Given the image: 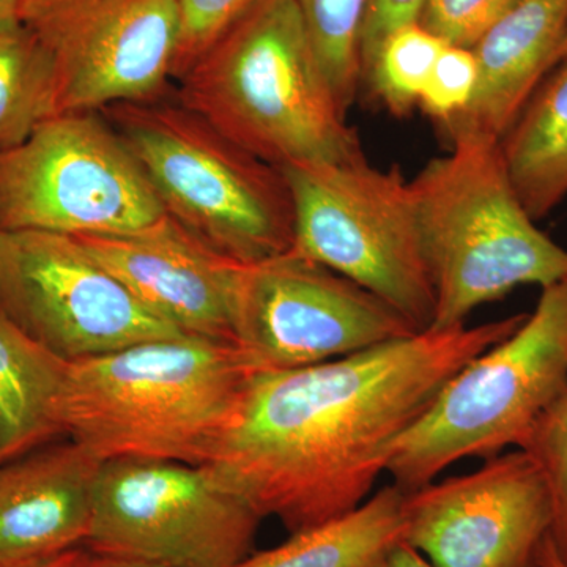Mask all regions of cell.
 <instances>
[{"label": "cell", "mask_w": 567, "mask_h": 567, "mask_svg": "<svg viewBox=\"0 0 567 567\" xmlns=\"http://www.w3.org/2000/svg\"><path fill=\"white\" fill-rule=\"evenodd\" d=\"M20 21L51 55L58 114L166 99L181 47L177 0H22Z\"/></svg>", "instance_id": "cell-11"}, {"label": "cell", "mask_w": 567, "mask_h": 567, "mask_svg": "<svg viewBox=\"0 0 567 567\" xmlns=\"http://www.w3.org/2000/svg\"><path fill=\"white\" fill-rule=\"evenodd\" d=\"M182 33L175 61L174 80L185 73L193 62L218 39L219 33L248 9L254 0H177Z\"/></svg>", "instance_id": "cell-26"}, {"label": "cell", "mask_w": 567, "mask_h": 567, "mask_svg": "<svg viewBox=\"0 0 567 567\" xmlns=\"http://www.w3.org/2000/svg\"><path fill=\"white\" fill-rule=\"evenodd\" d=\"M87 557L89 551L84 547H76L35 567H85Z\"/></svg>", "instance_id": "cell-29"}, {"label": "cell", "mask_w": 567, "mask_h": 567, "mask_svg": "<svg viewBox=\"0 0 567 567\" xmlns=\"http://www.w3.org/2000/svg\"><path fill=\"white\" fill-rule=\"evenodd\" d=\"M22 0H0V28L20 22Z\"/></svg>", "instance_id": "cell-30"}, {"label": "cell", "mask_w": 567, "mask_h": 567, "mask_svg": "<svg viewBox=\"0 0 567 567\" xmlns=\"http://www.w3.org/2000/svg\"><path fill=\"white\" fill-rule=\"evenodd\" d=\"M382 567H436L415 548L402 543L391 551Z\"/></svg>", "instance_id": "cell-28"}, {"label": "cell", "mask_w": 567, "mask_h": 567, "mask_svg": "<svg viewBox=\"0 0 567 567\" xmlns=\"http://www.w3.org/2000/svg\"><path fill=\"white\" fill-rule=\"evenodd\" d=\"M550 524L546 480L522 450L406 492L404 543L436 567H533Z\"/></svg>", "instance_id": "cell-13"}, {"label": "cell", "mask_w": 567, "mask_h": 567, "mask_svg": "<svg viewBox=\"0 0 567 567\" xmlns=\"http://www.w3.org/2000/svg\"><path fill=\"white\" fill-rule=\"evenodd\" d=\"M249 375L233 344L152 339L66 365L55 420L62 439L102 462L205 466Z\"/></svg>", "instance_id": "cell-2"}, {"label": "cell", "mask_w": 567, "mask_h": 567, "mask_svg": "<svg viewBox=\"0 0 567 567\" xmlns=\"http://www.w3.org/2000/svg\"><path fill=\"white\" fill-rule=\"evenodd\" d=\"M518 0H425L417 22L443 43L473 47Z\"/></svg>", "instance_id": "cell-24"}, {"label": "cell", "mask_w": 567, "mask_h": 567, "mask_svg": "<svg viewBox=\"0 0 567 567\" xmlns=\"http://www.w3.org/2000/svg\"><path fill=\"white\" fill-rule=\"evenodd\" d=\"M74 238L178 333L234 346L233 293L241 264L213 251L169 216L140 234Z\"/></svg>", "instance_id": "cell-14"}, {"label": "cell", "mask_w": 567, "mask_h": 567, "mask_svg": "<svg viewBox=\"0 0 567 567\" xmlns=\"http://www.w3.org/2000/svg\"><path fill=\"white\" fill-rule=\"evenodd\" d=\"M567 388V278L543 289L535 311L477 354L395 443L386 473L415 491L462 458L522 446Z\"/></svg>", "instance_id": "cell-6"}, {"label": "cell", "mask_w": 567, "mask_h": 567, "mask_svg": "<svg viewBox=\"0 0 567 567\" xmlns=\"http://www.w3.org/2000/svg\"><path fill=\"white\" fill-rule=\"evenodd\" d=\"M565 61H567V33H566L565 41H563L561 50H559V54H558V63L565 62Z\"/></svg>", "instance_id": "cell-33"}, {"label": "cell", "mask_w": 567, "mask_h": 567, "mask_svg": "<svg viewBox=\"0 0 567 567\" xmlns=\"http://www.w3.org/2000/svg\"><path fill=\"white\" fill-rule=\"evenodd\" d=\"M102 114L136 156L166 215L186 233L241 265L292 249L293 200L279 167L177 100L112 104Z\"/></svg>", "instance_id": "cell-5"}, {"label": "cell", "mask_w": 567, "mask_h": 567, "mask_svg": "<svg viewBox=\"0 0 567 567\" xmlns=\"http://www.w3.org/2000/svg\"><path fill=\"white\" fill-rule=\"evenodd\" d=\"M324 78L342 111L363 80L361 33L369 0H295Z\"/></svg>", "instance_id": "cell-21"}, {"label": "cell", "mask_w": 567, "mask_h": 567, "mask_svg": "<svg viewBox=\"0 0 567 567\" xmlns=\"http://www.w3.org/2000/svg\"><path fill=\"white\" fill-rule=\"evenodd\" d=\"M66 365L0 306V464L62 439L55 412Z\"/></svg>", "instance_id": "cell-18"}, {"label": "cell", "mask_w": 567, "mask_h": 567, "mask_svg": "<svg viewBox=\"0 0 567 567\" xmlns=\"http://www.w3.org/2000/svg\"><path fill=\"white\" fill-rule=\"evenodd\" d=\"M514 192L535 221L567 197V61L547 76L499 141Z\"/></svg>", "instance_id": "cell-19"}, {"label": "cell", "mask_w": 567, "mask_h": 567, "mask_svg": "<svg viewBox=\"0 0 567 567\" xmlns=\"http://www.w3.org/2000/svg\"><path fill=\"white\" fill-rule=\"evenodd\" d=\"M535 565L537 567H567V565L554 554V550L548 546L546 539L543 540L539 550H537Z\"/></svg>", "instance_id": "cell-31"}, {"label": "cell", "mask_w": 567, "mask_h": 567, "mask_svg": "<svg viewBox=\"0 0 567 567\" xmlns=\"http://www.w3.org/2000/svg\"><path fill=\"white\" fill-rule=\"evenodd\" d=\"M177 84L178 103L279 169L365 158L295 0H254Z\"/></svg>", "instance_id": "cell-3"}, {"label": "cell", "mask_w": 567, "mask_h": 567, "mask_svg": "<svg viewBox=\"0 0 567 567\" xmlns=\"http://www.w3.org/2000/svg\"><path fill=\"white\" fill-rule=\"evenodd\" d=\"M292 194L290 251L374 293L416 331L434 320L435 292L425 264L412 183L399 166L293 163L281 167Z\"/></svg>", "instance_id": "cell-7"}, {"label": "cell", "mask_w": 567, "mask_h": 567, "mask_svg": "<svg viewBox=\"0 0 567 567\" xmlns=\"http://www.w3.org/2000/svg\"><path fill=\"white\" fill-rule=\"evenodd\" d=\"M567 33V0H518L473 47L477 65L468 104L442 121L450 141H502L558 65Z\"/></svg>", "instance_id": "cell-16"}, {"label": "cell", "mask_w": 567, "mask_h": 567, "mask_svg": "<svg viewBox=\"0 0 567 567\" xmlns=\"http://www.w3.org/2000/svg\"><path fill=\"white\" fill-rule=\"evenodd\" d=\"M85 567H130V566L121 565V563L111 561V559L96 557V555H92L91 551H89V557H87V561H85Z\"/></svg>", "instance_id": "cell-32"}, {"label": "cell", "mask_w": 567, "mask_h": 567, "mask_svg": "<svg viewBox=\"0 0 567 567\" xmlns=\"http://www.w3.org/2000/svg\"><path fill=\"white\" fill-rule=\"evenodd\" d=\"M136 156L100 112H65L0 152V233L132 235L166 218Z\"/></svg>", "instance_id": "cell-8"}, {"label": "cell", "mask_w": 567, "mask_h": 567, "mask_svg": "<svg viewBox=\"0 0 567 567\" xmlns=\"http://www.w3.org/2000/svg\"><path fill=\"white\" fill-rule=\"evenodd\" d=\"M443 47L445 43L425 31L420 22L402 25L380 44L363 80L369 81L377 99L388 110L404 115L420 102Z\"/></svg>", "instance_id": "cell-22"}, {"label": "cell", "mask_w": 567, "mask_h": 567, "mask_svg": "<svg viewBox=\"0 0 567 567\" xmlns=\"http://www.w3.org/2000/svg\"><path fill=\"white\" fill-rule=\"evenodd\" d=\"M0 306L66 364L183 336L147 311L69 235L0 233Z\"/></svg>", "instance_id": "cell-12"}, {"label": "cell", "mask_w": 567, "mask_h": 567, "mask_svg": "<svg viewBox=\"0 0 567 567\" xmlns=\"http://www.w3.org/2000/svg\"><path fill=\"white\" fill-rule=\"evenodd\" d=\"M451 147L410 181L435 292L429 330L462 327L518 286L546 289L567 278V249L525 210L499 142L464 137Z\"/></svg>", "instance_id": "cell-4"}, {"label": "cell", "mask_w": 567, "mask_h": 567, "mask_svg": "<svg viewBox=\"0 0 567 567\" xmlns=\"http://www.w3.org/2000/svg\"><path fill=\"white\" fill-rule=\"evenodd\" d=\"M528 315L423 330L289 371L252 372L207 465L218 486L290 533L349 513L454 375Z\"/></svg>", "instance_id": "cell-1"}, {"label": "cell", "mask_w": 567, "mask_h": 567, "mask_svg": "<svg viewBox=\"0 0 567 567\" xmlns=\"http://www.w3.org/2000/svg\"><path fill=\"white\" fill-rule=\"evenodd\" d=\"M518 450L539 466L551 499V524L546 537L567 565V388L533 425Z\"/></svg>", "instance_id": "cell-23"}, {"label": "cell", "mask_w": 567, "mask_h": 567, "mask_svg": "<svg viewBox=\"0 0 567 567\" xmlns=\"http://www.w3.org/2000/svg\"><path fill=\"white\" fill-rule=\"evenodd\" d=\"M406 491L390 484L349 513L292 533L237 567H382L405 539Z\"/></svg>", "instance_id": "cell-17"}, {"label": "cell", "mask_w": 567, "mask_h": 567, "mask_svg": "<svg viewBox=\"0 0 567 567\" xmlns=\"http://www.w3.org/2000/svg\"><path fill=\"white\" fill-rule=\"evenodd\" d=\"M416 333L374 293L292 251L240 265L234 347L248 371H289Z\"/></svg>", "instance_id": "cell-10"}, {"label": "cell", "mask_w": 567, "mask_h": 567, "mask_svg": "<svg viewBox=\"0 0 567 567\" xmlns=\"http://www.w3.org/2000/svg\"><path fill=\"white\" fill-rule=\"evenodd\" d=\"M533 567H537V566L535 565V566H533Z\"/></svg>", "instance_id": "cell-34"}, {"label": "cell", "mask_w": 567, "mask_h": 567, "mask_svg": "<svg viewBox=\"0 0 567 567\" xmlns=\"http://www.w3.org/2000/svg\"><path fill=\"white\" fill-rule=\"evenodd\" d=\"M425 0H369L361 33V69L363 76L383 40L395 29L417 22Z\"/></svg>", "instance_id": "cell-27"}, {"label": "cell", "mask_w": 567, "mask_h": 567, "mask_svg": "<svg viewBox=\"0 0 567 567\" xmlns=\"http://www.w3.org/2000/svg\"><path fill=\"white\" fill-rule=\"evenodd\" d=\"M476 80L477 65L473 51L445 43L417 104L434 115L436 121H446L464 110L472 100Z\"/></svg>", "instance_id": "cell-25"}, {"label": "cell", "mask_w": 567, "mask_h": 567, "mask_svg": "<svg viewBox=\"0 0 567 567\" xmlns=\"http://www.w3.org/2000/svg\"><path fill=\"white\" fill-rule=\"evenodd\" d=\"M262 517L203 466L103 462L85 550L130 567H237Z\"/></svg>", "instance_id": "cell-9"}, {"label": "cell", "mask_w": 567, "mask_h": 567, "mask_svg": "<svg viewBox=\"0 0 567 567\" xmlns=\"http://www.w3.org/2000/svg\"><path fill=\"white\" fill-rule=\"evenodd\" d=\"M58 114L51 55L22 22L0 28V152Z\"/></svg>", "instance_id": "cell-20"}, {"label": "cell", "mask_w": 567, "mask_h": 567, "mask_svg": "<svg viewBox=\"0 0 567 567\" xmlns=\"http://www.w3.org/2000/svg\"><path fill=\"white\" fill-rule=\"evenodd\" d=\"M102 465L69 439L0 464V567H35L84 546Z\"/></svg>", "instance_id": "cell-15"}]
</instances>
